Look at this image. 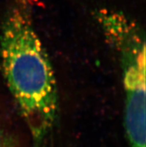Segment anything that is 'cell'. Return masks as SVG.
I'll list each match as a JSON object with an SVG mask.
<instances>
[{"mask_svg":"<svg viewBox=\"0 0 146 147\" xmlns=\"http://www.w3.org/2000/svg\"><path fill=\"white\" fill-rule=\"evenodd\" d=\"M0 61L34 147H38L55 124L58 97L52 63L34 28L28 0H18L4 19Z\"/></svg>","mask_w":146,"mask_h":147,"instance_id":"6da1fadb","label":"cell"},{"mask_svg":"<svg viewBox=\"0 0 146 147\" xmlns=\"http://www.w3.org/2000/svg\"><path fill=\"white\" fill-rule=\"evenodd\" d=\"M97 20L118 55L124 91V127L131 147H145V38L123 13L99 11Z\"/></svg>","mask_w":146,"mask_h":147,"instance_id":"7a4b0ae2","label":"cell"},{"mask_svg":"<svg viewBox=\"0 0 146 147\" xmlns=\"http://www.w3.org/2000/svg\"><path fill=\"white\" fill-rule=\"evenodd\" d=\"M0 147H3V140H2V135L1 130H0Z\"/></svg>","mask_w":146,"mask_h":147,"instance_id":"3957f363","label":"cell"}]
</instances>
